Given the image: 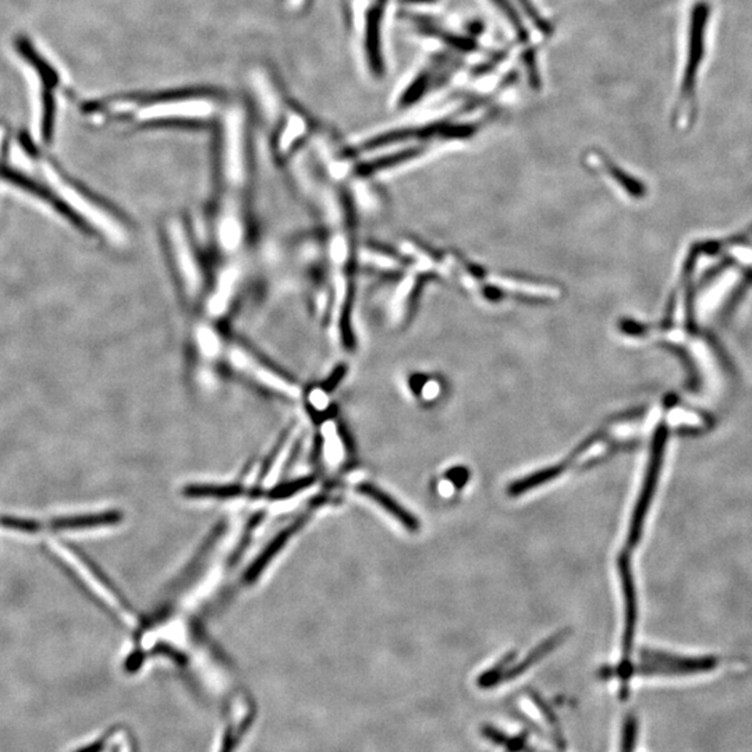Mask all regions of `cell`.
Here are the masks:
<instances>
[{
	"instance_id": "1",
	"label": "cell",
	"mask_w": 752,
	"mask_h": 752,
	"mask_svg": "<svg viewBox=\"0 0 752 752\" xmlns=\"http://www.w3.org/2000/svg\"><path fill=\"white\" fill-rule=\"evenodd\" d=\"M113 110L140 123L205 122L214 118L219 103L211 93H169L150 100H118Z\"/></svg>"
},
{
	"instance_id": "2",
	"label": "cell",
	"mask_w": 752,
	"mask_h": 752,
	"mask_svg": "<svg viewBox=\"0 0 752 752\" xmlns=\"http://www.w3.org/2000/svg\"><path fill=\"white\" fill-rule=\"evenodd\" d=\"M42 171H44L48 184L52 187L57 197L63 199L66 205L70 206L78 216L85 219L88 224H91L93 229H97L112 243H125L127 240L125 226L113 214L105 211L98 204L92 203L88 197L80 193L72 184L67 183L52 166L44 163Z\"/></svg>"
},
{
	"instance_id": "3",
	"label": "cell",
	"mask_w": 752,
	"mask_h": 752,
	"mask_svg": "<svg viewBox=\"0 0 752 752\" xmlns=\"http://www.w3.org/2000/svg\"><path fill=\"white\" fill-rule=\"evenodd\" d=\"M711 6L706 2L694 4L690 14V27H688L687 57L681 75L680 93H678V110L693 109L695 103V88L698 82V73L705 57L706 27H708Z\"/></svg>"
},
{
	"instance_id": "4",
	"label": "cell",
	"mask_w": 752,
	"mask_h": 752,
	"mask_svg": "<svg viewBox=\"0 0 752 752\" xmlns=\"http://www.w3.org/2000/svg\"><path fill=\"white\" fill-rule=\"evenodd\" d=\"M222 161L227 181L239 186L246 171V118L239 106H232L223 118Z\"/></svg>"
},
{
	"instance_id": "5",
	"label": "cell",
	"mask_w": 752,
	"mask_h": 752,
	"mask_svg": "<svg viewBox=\"0 0 752 752\" xmlns=\"http://www.w3.org/2000/svg\"><path fill=\"white\" fill-rule=\"evenodd\" d=\"M227 360L234 370L243 373L252 382L267 389L269 392L284 396V398H295L299 396L300 390L297 385L290 382L287 378L280 375L276 371L271 370L261 361L257 360L254 355L247 353L241 347H231L227 353Z\"/></svg>"
},
{
	"instance_id": "6",
	"label": "cell",
	"mask_w": 752,
	"mask_h": 752,
	"mask_svg": "<svg viewBox=\"0 0 752 752\" xmlns=\"http://www.w3.org/2000/svg\"><path fill=\"white\" fill-rule=\"evenodd\" d=\"M169 241L173 252L174 265L180 275L184 289L187 294L197 297L203 289V274L186 231L179 222H171L169 224Z\"/></svg>"
},
{
	"instance_id": "7",
	"label": "cell",
	"mask_w": 752,
	"mask_h": 752,
	"mask_svg": "<svg viewBox=\"0 0 752 752\" xmlns=\"http://www.w3.org/2000/svg\"><path fill=\"white\" fill-rule=\"evenodd\" d=\"M643 665H641V675H693L701 671L712 670L715 668L716 660H693V658H676L658 652H643Z\"/></svg>"
},
{
	"instance_id": "8",
	"label": "cell",
	"mask_w": 752,
	"mask_h": 752,
	"mask_svg": "<svg viewBox=\"0 0 752 752\" xmlns=\"http://www.w3.org/2000/svg\"><path fill=\"white\" fill-rule=\"evenodd\" d=\"M590 448V445L588 443V441L582 442L581 445L577 448V450L570 454L566 461H562V463L556 464V466L547 467V468L535 471V473L529 474V476L524 477V478L517 479L513 484H510L509 488H507V494L512 498H517V496H521V494H527V492L532 491L534 488L545 485L547 482L555 481L557 477L562 476L563 473H566L567 469L572 466L573 461L579 458L580 454L584 453Z\"/></svg>"
},
{
	"instance_id": "9",
	"label": "cell",
	"mask_w": 752,
	"mask_h": 752,
	"mask_svg": "<svg viewBox=\"0 0 752 752\" xmlns=\"http://www.w3.org/2000/svg\"><path fill=\"white\" fill-rule=\"evenodd\" d=\"M357 491L360 492V494H364V496H367V498H370L371 501L380 504V506L382 507V509H385L390 516L398 520V521L401 522V526L407 529L408 531L414 532L420 529V520H418L417 517L413 516L407 509H405V507L401 506L400 503H398L392 496H389V494H386V492H383L382 489L372 485V484L364 482V484H360V485L357 486Z\"/></svg>"
},
{
	"instance_id": "10",
	"label": "cell",
	"mask_w": 752,
	"mask_h": 752,
	"mask_svg": "<svg viewBox=\"0 0 752 752\" xmlns=\"http://www.w3.org/2000/svg\"><path fill=\"white\" fill-rule=\"evenodd\" d=\"M566 637V631H560L557 634L547 638V640L544 641L541 645H538V647L535 648V650H532V652L526 656V660H521V662L517 663V665L512 666V668H506L507 670L502 671V675L499 676L498 680H496V686L503 683V681L513 680V678H516L517 676H521L522 673H526L531 666L537 665L539 660H544V656H547V653L552 652L555 648H557V645H560V643H562Z\"/></svg>"
},
{
	"instance_id": "11",
	"label": "cell",
	"mask_w": 752,
	"mask_h": 752,
	"mask_svg": "<svg viewBox=\"0 0 752 752\" xmlns=\"http://www.w3.org/2000/svg\"><path fill=\"white\" fill-rule=\"evenodd\" d=\"M118 521V514H85V516L57 517L48 524V529L53 531L65 529H95V527L110 526Z\"/></svg>"
},
{
	"instance_id": "12",
	"label": "cell",
	"mask_w": 752,
	"mask_h": 752,
	"mask_svg": "<svg viewBox=\"0 0 752 752\" xmlns=\"http://www.w3.org/2000/svg\"><path fill=\"white\" fill-rule=\"evenodd\" d=\"M365 49H367L368 60L371 69L380 74L383 72L382 55H380V9H372L367 20L365 29Z\"/></svg>"
},
{
	"instance_id": "13",
	"label": "cell",
	"mask_w": 752,
	"mask_h": 752,
	"mask_svg": "<svg viewBox=\"0 0 752 752\" xmlns=\"http://www.w3.org/2000/svg\"><path fill=\"white\" fill-rule=\"evenodd\" d=\"M307 120L299 112H286L284 127L280 131L279 148L282 151H289L297 141L304 137L307 133Z\"/></svg>"
},
{
	"instance_id": "14",
	"label": "cell",
	"mask_w": 752,
	"mask_h": 752,
	"mask_svg": "<svg viewBox=\"0 0 752 752\" xmlns=\"http://www.w3.org/2000/svg\"><path fill=\"white\" fill-rule=\"evenodd\" d=\"M0 527L13 529V531L24 532V534H37L38 531L44 529L41 522L29 519H17V517H2Z\"/></svg>"
},
{
	"instance_id": "15",
	"label": "cell",
	"mask_w": 752,
	"mask_h": 752,
	"mask_svg": "<svg viewBox=\"0 0 752 752\" xmlns=\"http://www.w3.org/2000/svg\"><path fill=\"white\" fill-rule=\"evenodd\" d=\"M496 6L501 9V12H503L506 14V17H509L510 22L513 24L514 29L516 31L519 32L520 39H527L526 30L522 27L521 22H520L519 16H517L516 12H514L513 7L510 6L507 4V0H492Z\"/></svg>"
},
{
	"instance_id": "16",
	"label": "cell",
	"mask_w": 752,
	"mask_h": 752,
	"mask_svg": "<svg viewBox=\"0 0 752 752\" xmlns=\"http://www.w3.org/2000/svg\"><path fill=\"white\" fill-rule=\"evenodd\" d=\"M199 347L203 350L204 354L206 355H214L216 352L219 350V343L218 337L214 336V332H211L209 329H204L199 332Z\"/></svg>"
},
{
	"instance_id": "17",
	"label": "cell",
	"mask_w": 752,
	"mask_h": 752,
	"mask_svg": "<svg viewBox=\"0 0 752 752\" xmlns=\"http://www.w3.org/2000/svg\"><path fill=\"white\" fill-rule=\"evenodd\" d=\"M428 74L420 75V77L414 82V84L411 85L410 90L406 92L405 97H403V102L405 103H411L414 101L417 100V98L421 97V93L426 90V84H428Z\"/></svg>"
},
{
	"instance_id": "18",
	"label": "cell",
	"mask_w": 752,
	"mask_h": 752,
	"mask_svg": "<svg viewBox=\"0 0 752 752\" xmlns=\"http://www.w3.org/2000/svg\"><path fill=\"white\" fill-rule=\"evenodd\" d=\"M520 4H521L524 10L529 13V16L531 17L532 22H534V24L537 25L539 30H542V31L545 32L550 31L549 24L542 19L541 14H539L538 10L535 9L531 0H520Z\"/></svg>"
},
{
	"instance_id": "19",
	"label": "cell",
	"mask_w": 752,
	"mask_h": 752,
	"mask_svg": "<svg viewBox=\"0 0 752 752\" xmlns=\"http://www.w3.org/2000/svg\"><path fill=\"white\" fill-rule=\"evenodd\" d=\"M449 479L453 482L458 488L466 485L467 479H468V471L464 467H456V468L449 469L446 474Z\"/></svg>"
},
{
	"instance_id": "20",
	"label": "cell",
	"mask_w": 752,
	"mask_h": 752,
	"mask_svg": "<svg viewBox=\"0 0 752 752\" xmlns=\"http://www.w3.org/2000/svg\"><path fill=\"white\" fill-rule=\"evenodd\" d=\"M284 7H286L289 12L299 13L302 12L311 0H284Z\"/></svg>"
},
{
	"instance_id": "21",
	"label": "cell",
	"mask_w": 752,
	"mask_h": 752,
	"mask_svg": "<svg viewBox=\"0 0 752 752\" xmlns=\"http://www.w3.org/2000/svg\"><path fill=\"white\" fill-rule=\"evenodd\" d=\"M401 2H406V4H429V2H435V0H401Z\"/></svg>"
},
{
	"instance_id": "22",
	"label": "cell",
	"mask_w": 752,
	"mask_h": 752,
	"mask_svg": "<svg viewBox=\"0 0 752 752\" xmlns=\"http://www.w3.org/2000/svg\"><path fill=\"white\" fill-rule=\"evenodd\" d=\"M504 751H506V752H510V751H509V749H506V748H504Z\"/></svg>"
},
{
	"instance_id": "23",
	"label": "cell",
	"mask_w": 752,
	"mask_h": 752,
	"mask_svg": "<svg viewBox=\"0 0 752 752\" xmlns=\"http://www.w3.org/2000/svg\"><path fill=\"white\" fill-rule=\"evenodd\" d=\"M380 2H386V0H380Z\"/></svg>"
}]
</instances>
